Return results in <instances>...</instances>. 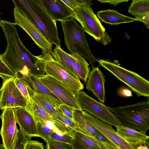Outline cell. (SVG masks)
I'll return each mask as SVG.
<instances>
[{
    "instance_id": "39",
    "label": "cell",
    "mask_w": 149,
    "mask_h": 149,
    "mask_svg": "<svg viewBox=\"0 0 149 149\" xmlns=\"http://www.w3.org/2000/svg\"><path fill=\"white\" fill-rule=\"evenodd\" d=\"M98 1L102 3H108L111 5L116 6L122 2H127L130 0H97Z\"/></svg>"
},
{
    "instance_id": "8",
    "label": "cell",
    "mask_w": 149,
    "mask_h": 149,
    "mask_svg": "<svg viewBox=\"0 0 149 149\" xmlns=\"http://www.w3.org/2000/svg\"><path fill=\"white\" fill-rule=\"evenodd\" d=\"M44 70L45 75L53 77L75 92L84 88L79 78L64 68L54 58L51 52H46Z\"/></svg>"
},
{
    "instance_id": "18",
    "label": "cell",
    "mask_w": 149,
    "mask_h": 149,
    "mask_svg": "<svg viewBox=\"0 0 149 149\" xmlns=\"http://www.w3.org/2000/svg\"><path fill=\"white\" fill-rule=\"evenodd\" d=\"M51 122L62 134L66 133L73 136V131H77L87 134L74 120L65 115L58 107L52 116Z\"/></svg>"
},
{
    "instance_id": "30",
    "label": "cell",
    "mask_w": 149,
    "mask_h": 149,
    "mask_svg": "<svg viewBox=\"0 0 149 149\" xmlns=\"http://www.w3.org/2000/svg\"><path fill=\"white\" fill-rule=\"evenodd\" d=\"M31 139L19 129L17 132L12 149H24L26 144Z\"/></svg>"
},
{
    "instance_id": "13",
    "label": "cell",
    "mask_w": 149,
    "mask_h": 149,
    "mask_svg": "<svg viewBox=\"0 0 149 149\" xmlns=\"http://www.w3.org/2000/svg\"><path fill=\"white\" fill-rule=\"evenodd\" d=\"M0 116L1 126L0 130L3 145L5 149H12L18 130L15 112V108H6L2 109Z\"/></svg>"
},
{
    "instance_id": "37",
    "label": "cell",
    "mask_w": 149,
    "mask_h": 149,
    "mask_svg": "<svg viewBox=\"0 0 149 149\" xmlns=\"http://www.w3.org/2000/svg\"><path fill=\"white\" fill-rule=\"evenodd\" d=\"M118 93L120 96L123 97H129L133 96L131 91L124 87L119 88L118 91Z\"/></svg>"
},
{
    "instance_id": "3",
    "label": "cell",
    "mask_w": 149,
    "mask_h": 149,
    "mask_svg": "<svg viewBox=\"0 0 149 149\" xmlns=\"http://www.w3.org/2000/svg\"><path fill=\"white\" fill-rule=\"evenodd\" d=\"M123 126L146 133L149 129V101L123 106H107Z\"/></svg>"
},
{
    "instance_id": "43",
    "label": "cell",
    "mask_w": 149,
    "mask_h": 149,
    "mask_svg": "<svg viewBox=\"0 0 149 149\" xmlns=\"http://www.w3.org/2000/svg\"><path fill=\"white\" fill-rule=\"evenodd\" d=\"M0 149H5L3 145L0 143Z\"/></svg>"
},
{
    "instance_id": "28",
    "label": "cell",
    "mask_w": 149,
    "mask_h": 149,
    "mask_svg": "<svg viewBox=\"0 0 149 149\" xmlns=\"http://www.w3.org/2000/svg\"><path fill=\"white\" fill-rule=\"evenodd\" d=\"M74 136L80 141L86 147L87 149H100L94 140V136L80 132L73 131Z\"/></svg>"
},
{
    "instance_id": "44",
    "label": "cell",
    "mask_w": 149,
    "mask_h": 149,
    "mask_svg": "<svg viewBox=\"0 0 149 149\" xmlns=\"http://www.w3.org/2000/svg\"><path fill=\"white\" fill-rule=\"evenodd\" d=\"M1 109V107H0V111Z\"/></svg>"
},
{
    "instance_id": "21",
    "label": "cell",
    "mask_w": 149,
    "mask_h": 149,
    "mask_svg": "<svg viewBox=\"0 0 149 149\" xmlns=\"http://www.w3.org/2000/svg\"><path fill=\"white\" fill-rule=\"evenodd\" d=\"M81 111H82L74 109L73 113L74 120L79 127L87 134L93 136L103 142L115 146L84 119Z\"/></svg>"
},
{
    "instance_id": "27",
    "label": "cell",
    "mask_w": 149,
    "mask_h": 149,
    "mask_svg": "<svg viewBox=\"0 0 149 149\" xmlns=\"http://www.w3.org/2000/svg\"><path fill=\"white\" fill-rule=\"evenodd\" d=\"M14 81L17 87L25 99L27 104V109L29 111L31 109L32 100L28 90L27 84L18 73H16Z\"/></svg>"
},
{
    "instance_id": "42",
    "label": "cell",
    "mask_w": 149,
    "mask_h": 149,
    "mask_svg": "<svg viewBox=\"0 0 149 149\" xmlns=\"http://www.w3.org/2000/svg\"><path fill=\"white\" fill-rule=\"evenodd\" d=\"M136 149H149L148 147L147 146L141 144L139 145L136 147Z\"/></svg>"
},
{
    "instance_id": "33",
    "label": "cell",
    "mask_w": 149,
    "mask_h": 149,
    "mask_svg": "<svg viewBox=\"0 0 149 149\" xmlns=\"http://www.w3.org/2000/svg\"><path fill=\"white\" fill-rule=\"evenodd\" d=\"M74 137V136L70 134L66 133L58 134L55 131L51 134L50 140L58 141L71 144Z\"/></svg>"
},
{
    "instance_id": "5",
    "label": "cell",
    "mask_w": 149,
    "mask_h": 149,
    "mask_svg": "<svg viewBox=\"0 0 149 149\" xmlns=\"http://www.w3.org/2000/svg\"><path fill=\"white\" fill-rule=\"evenodd\" d=\"M100 65L127 85L138 96L149 97V81L136 73L127 70L117 64L98 59Z\"/></svg>"
},
{
    "instance_id": "17",
    "label": "cell",
    "mask_w": 149,
    "mask_h": 149,
    "mask_svg": "<svg viewBox=\"0 0 149 149\" xmlns=\"http://www.w3.org/2000/svg\"><path fill=\"white\" fill-rule=\"evenodd\" d=\"M21 77L27 84L28 88L32 91L46 97L57 107L62 102L38 79V77L30 73L22 75Z\"/></svg>"
},
{
    "instance_id": "10",
    "label": "cell",
    "mask_w": 149,
    "mask_h": 149,
    "mask_svg": "<svg viewBox=\"0 0 149 149\" xmlns=\"http://www.w3.org/2000/svg\"><path fill=\"white\" fill-rule=\"evenodd\" d=\"M81 112L84 119L115 145L117 149H134L120 136L111 125L100 120L84 111H82Z\"/></svg>"
},
{
    "instance_id": "38",
    "label": "cell",
    "mask_w": 149,
    "mask_h": 149,
    "mask_svg": "<svg viewBox=\"0 0 149 149\" xmlns=\"http://www.w3.org/2000/svg\"><path fill=\"white\" fill-rule=\"evenodd\" d=\"M72 10L78 7L81 4L75 0H61Z\"/></svg>"
},
{
    "instance_id": "41",
    "label": "cell",
    "mask_w": 149,
    "mask_h": 149,
    "mask_svg": "<svg viewBox=\"0 0 149 149\" xmlns=\"http://www.w3.org/2000/svg\"><path fill=\"white\" fill-rule=\"evenodd\" d=\"M78 3L80 4H85L91 6L92 4L91 0H75Z\"/></svg>"
},
{
    "instance_id": "9",
    "label": "cell",
    "mask_w": 149,
    "mask_h": 149,
    "mask_svg": "<svg viewBox=\"0 0 149 149\" xmlns=\"http://www.w3.org/2000/svg\"><path fill=\"white\" fill-rule=\"evenodd\" d=\"M38 77L63 104L82 111L76 97V92L51 76L45 75Z\"/></svg>"
},
{
    "instance_id": "15",
    "label": "cell",
    "mask_w": 149,
    "mask_h": 149,
    "mask_svg": "<svg viewBox=\"0 0 149 149\" xmlns=\"http://www.w3.org/2000/svg\"><path fill=\"white\" fill-rule=\"evenodd\" d=\"M16 122L20 129L29 137H39L36 121L31 113L23 107L15 108Z\"/></svg>"
},
{
    "instance_id": "11",
    "label": "cell",
    "mask_w": 149,
    "mask_h": 149,
    "mask_svg": "<svg viewBox=\"0 0 149 149\" xmlns=\"http://www.w3.org/2000/svg\"><path fill=\"white\" fill-rule=\"evenodd\" d=\"M15 25H18L24 30L35 43L43 51L47 53L52 52L53 44L47 39L35 25L17 8H14Z\"/></svg>"
},
{
    "instance_id": "4",
    "label": "cell",
    "mask_w": 149,
    "mask_h": 149,
    "mask_svg": "<svg viewBox=\"0 0 149 149\" xmlns=\"http://www.w3.org/2000/svg\"><path fill=\"white\" fill-rule=\"evenodd\" d=\"M65 45L69 52L77 53L86 58L91 65L98 59L93 55L86 37L85 31L74 18L61 22Z\"/></svg>"
},
{
    "instance_id": "14",
    "label": "cell",
    "mask_w": 149,
    "mask_h": 149,
    "mask_svg": "<svg viewBox=\"0 0 149 149\" xmlns=\"http://www.w3.org/2000/svg\"><path fill=\"white\" fill-rule=\"evenodd\" d=\"M86 88L102 103L105 100V76L98 67H93L88 75Z\"/></svg>"
},
{
    "instance_id": "35",
    "label": "cell",
    "mask_w": 149,
    "mask_h": 149,
    "mask_svg": "<svg viewBox=\"0 0 149 149\" xmlns=\"http://www.w3.org/2000/svg\"><path fill=\"white\" fill-rule=\"evenodd\" d=\"M43 144L37 141L29 140L26 144L24 149H43Z\"/></svg>"
},
{
    "instance_id": "24",
    "label": "cell",
    "mask_w": 149,
    "mask_h": 149,
    "mask_svg": "<svg viewBox=\"0 0 149 149\" xmlns=\"http://www.w3.org/2000/svg\"><path fill=\"white\" fill-rule=\"evenodd\" d=\"M128 12L135 18L149 15V0H132Z\"/></svg>"
},
{
    "instance_id": "31",
    "label": "cell",
    "mask_w": 149,
    "mask_h": 149,
    "mask_svg": "<svg viewBox=\"0 0 149 149\" xmlns=\"http://www.w3.org/2000/svg\"><path fill=\"white\" fill-rule=\"evenodd\" d=\"M16 74L9 67L0 56V77L3 81L15 77Z\"/></svg>"
},
{
    "instance_id": "23",
    "label": "cell",
    "mask_w": 149,
    "mask_h": 149,
    "mask_svg": "<svg viewBox=\"0 0 149 149\" xmlns=\"http://www.w3.org/2000/svg\"><path fill=\"white\" fill-rule=\"evenodd\" d=\"M51 53L54 58L64 68L79 77L73 67L70 54L64 51L60 46L55 47Z\"/></svg>"
},
{
    "instance_id": "25",
    "label": "cell",
    "mask_w": 149,
    "mask_h": 149,
    "mask_svg": "<svg viewBox=\"0 0 149 149\" xmlns=\"http://www.w3.org/2000/svg\"><path fill=\"white\" fill-rule=\"evenodd\" d=\"M31 98L41 107L51 117L55 112L57 108L44 95L34 92L28 89Z\"/></svg>"
},
{
    "instance_id": "20",
    "label": "cell",
    "mask_w": 149,
    "mask_h": 149,
    "mask_svg": "<svg viewBox=\"0 0 149 149\" xmlns=\"http://www.w3.org/2000/svg\"><path fill=\"white\" fill-rule=\"evenodd\" d=\"M97 16L103 22L112 25H118L135 21L134 18L124 15L116 10L110 9L98 12Z\"/></svg>"
},
{
    "instance_id": "26",
    "label": "cell",
    "mask_w": 149,
    "mask_h": 149,
    "mask_svg": "<svg viewBox=\"0 0 149 149\" xmlns=\"http://www.w3.org/2000/svg\"><path fill=\"white\" fill-rule=\"evenodd\" d=\"M31 100V109L29 111L33 115L36 122L46 123L51 122L52 117L38 104Z\"/></svg>"
},
{
    "instance_id": "1",
    "label": "cell",
    "mask_w": 149,
    "mask_h": 149,
    "mask_svg": "<svg viewBox=\"0 0 149 149\" xmlns=\"http://www.w3.org/2000/svg\"><path fill=\"white\" fill-rule=\"evenodd\" d=\"M0 25L7 42L5 52L0 56L9 67L21 75L29 73L37 77L45 75V52L35 56L29 52L22 44L14 23L0 20Z\"/></svg>"
},
{
    "instance_id": "22",
    "label": "cell",
    "mask_w": 149,
    "mask_h": 149,
    "mask_svg": "<svg viewBox=\"0 0 149 149\" xmlns=\"http://www.w3.org/2000/svg\"><path fill=\"white\" fill-rule=\"evenodd\" d=\"M70 55L73 67L79 78L86 83L90 72L89 64L84 57L77 53Z\"/></svg>"
},
{
    "instance_id": "16",
    "label": "cell",
    "mask_w": 149,
    "mask_h": 149,
    "mask_svg": "<svg viewBox=\"0 0 149 149\" xmlns=\"http://www.w3.org/2000/svg\"><path fill=\"white\" fill-rule=\"evenodd\" d=\"M45 9L55 21H65L74 17V10L61 0H41Z\"/></svg>"
},
{
    "instance_id": "19",
    "label": "cell",
    "mask_w": 149,
    "mask_h": 149,
    "mask_svg": "<svg viewBox=\"0 0 149 149\" xmlns=\"http://www.w3.org/2000/svg\"><path fill=\"white\" fill-rule=\"evenodd\" d=\"M116 131L122 138L136 149V147L143 144L149 146V137L140 131L120 125L116 127Z\"/></svg>"
},
{
    "instance_id": "34",
    "label": "cell",
    "mask_w": 149,
    "mask_h": 149,
    "mask_svg": "<svg viewBox=\"0 0 149 149\" xmlns=\"http://www.w3.org/2000/svg\"><path fill=\"white\" fill-rule=\"evenodd\" d=\"M58 108L65 115L74 120L73 113L74 109L64 104H61L59 106Z\"/></svg>"
},
{
    "instance_id": "6",
    "label": "cell",
    "mask_w": 149,
    "mask_h": 149,
    "mask_svg": "<svg viewBox=\"0 0 149 149\" xmlns=\"http://www.w3.org/2000/svg\"><path fill=\"white\" fill-rule=\"evenodd\" d=\"M73 10L74 18L80 24L85 32L104 45L111 42V38L90 6L81 4Z\"/></svg>"
},
{
    "instance_id": "7",
    "label": "cell",
    "mask_w": 149,
    "mask_h": 149,
    "mask_svg": "<svg viewBox=\"0 0 149 149\" xmlns=\"http://www.w3.org/2000/svg\"><path fill=\"white\" fill-rule=\"evenodd\" d=\"M75 95L82 111L115 127L121 125L114 113L102 103L97 101L84 91L76 92Z\"/></svg>"
},
{
    "instance_id": "45",
    "label": "cell",
    "mask_w": 149,
    "mask_h": 149,
    "mask_svg": "<svg viewBox=\"0 0 149 149\" xmlns=\"http://www.w3.org/2000/svg\"></svg>"
},
{
    "instance_id": "32",
    "label": "cell",
    "mask_w": 149,
    "mask_h": 149,
    "mask_svg": "<svg viewBox=\"0 0 149 149\" xmlns=\"http://www.w3.org/2000/svg\"><path fill=\"white\" fill-rule=\"evenodd\" d=\"M46 143L47 149H72L71 144L58 141L51 140Z\"/></svg>"
},
{
    "instance_id": "2",
    "label": "cell",
    "mask_w": 149,
    "mask_h": 149,
    "mask_svg": "<svg viewBox=\"0 0 149 149\" xmlns=\"http://www.w3.org/2000/svg\"><path fill=\"white\" fill-rule=\"evenodd\" d=\"M15 6L23 13L42 34L55 47L60 46L56 22L50 16L41 0H12Z\"/></svg>"
},
{
    "instance_id": "40",
    "label": "cell",
    "mask_w": 149,
    "mask_h": 149,
    "mask_svg": "<svg viewBox=\"0 0 149 149\" xmlns=\"http://www.w3.org/2000/svg\"><path fill=\"white\" fill-rule=\"evenodd\" d=\"M135 21H138L143 22L147 28L149 29V15L141 18H134Z\"/></svg>"
},
{
    "instance_id": "36",
    "label": "cell",
    "mask_w": 149,
    "mask_h": 149,
    "mask_svg": "<svg viewBox=\"0 0 149 149\" xmlns=\"http://www.w3.org/2000/svg\"><path fill=\"white\" fill-rule=\"evenodd\" d=\"M74 137L71 143L72 149H87L86 146L80 141Z\"/></svg>"
},
{
    "instance_id": "12",
    "label": "cell",
    "mask_w": 149,
    "mask_h": 149,
    "mask_svg": "<svg viewBox=\"0 0 149 149\" xmlns=\"http://www.w3.org/2000/svg\"><path fill=\"white\" fill-rule=\"evenodd\" d=\"M14 78L3 81L0 89V107L1 109L6 108H27L26 101L15 84Z\"/></svg>"
},
{
    "instance_id": "29",
    "label": "cell",
    "mask_w": 149,
    "mask_h": 149,
    "mask_svg": "<svg viewBox=\"0 0 149 149\" xmlns=\"http://www.w3.org/2000/svg\"><path fill=\"white\" fill-rule=\"evenodd\" d=\"M37 130L39 137L42 138L46 143L50 140V136L55 130L50 128L48 123L36 122Z\"/></svg>"
}]
</instances>
